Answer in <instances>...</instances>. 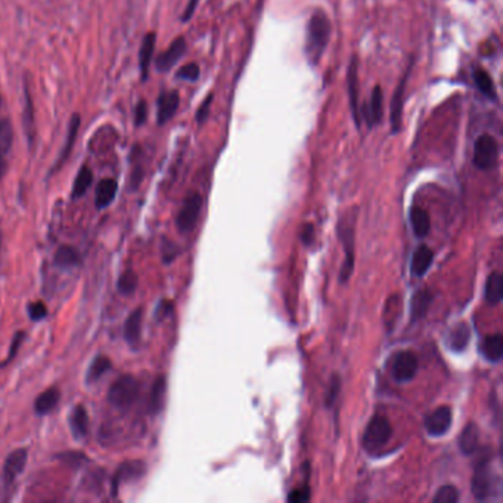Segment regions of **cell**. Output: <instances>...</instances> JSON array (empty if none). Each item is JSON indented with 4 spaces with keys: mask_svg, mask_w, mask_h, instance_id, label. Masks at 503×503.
I'll return each mask as SVG.
<instances>
[{
    "mask_svg": "<svg viewBox=\"0 0 503 503\" xmlns=\"http://www.w3.org/2000/svg\"><path fill=\"white\" fill-rule=\"evenodd\" d=\"M23 340H24V332H18V333L15 335V337H13V341H12V346H11V351H9V356H8V359H6V363H9V362L15 358L16 350L20 348Z\"/></svg>",
    "mask_w": 503,
    "mask_h": 503,
    "instance_id": "obj_47",
    "label": "cell"
},
{
    "mask_svg": "<svg viewBox=\"0 0 503 503\" xmlns=\"http://www.w3.org/2000/svg\"><path fill=\"white\" fill-rule=\"evenodd\" d=\"M472 79H474L477 89L482 93L484 96H487L489 99H493V101L497 99V92H496L494 83L486 70L475 68L474 74H472Z\"/></svg>",
    "mask_w": 503,
    "mask_h": 503,
    "instance_id": "obj_31",
    "label": "cell"
},
{
    "mask_svg": "<svg viewBox=\"0 0 503 503\" xmlns=\"http://www.w3.org/2000/svg\"><path fill=\"white\" fill-rule=\"evenodd\" d=\"M61 399V393L57 387L48 388L46 391H43L42 394H39V397L35 399L34 402V411L37 415H48L50 414L55 407L58 406Z\"/></svg>",
    "mask_w": 503,
    "mask_h": 503,
    "instance_id": "obj_25",
    "label": "cell"
},
{
    "mask_svg": "<svg viewBox=\"0 0 503 503\" xmlns=\"http://www.w3.org/2000/svg\"><path fill=\"white\" fill-rule=\"evenodd\" d=\"M118 191V183L114 179H102L96 186V197H95V206L99 210L106 209L113 204Z\"/></svg>",
    "mask_w": 503,
    "mask_h": 503,
    "instance_id": "obj_20",
    "label": "cell"
},
{
    "mask_svg": "<svg viewBox=\"0 0 503 503\" xmlns=\"http://www.w3.org/2000/svg\"><path fill=\"white\" fill-rule=\"evenodd\" d=\"M138 284H139L138 275L132 269H128L120 275L118 282H117V289L121 295H132L136 291Z\"/></svg>",
    "mask_w": 503,
    "mask_h": 503,
    "instance_id": "obj_36",
    "label": "cell"
},
{
    "mask_svg": "<svg viewBox=\"0 0 503 503\" xmlns=\"http://www.w3.org/2000/svg\"><path fill=\"white\" fill-rule=\"evenodd\" d=\"M411 223H412V229L418 238H425L431 229L430 214L421 207H414L411 210Z\"/></svg>",
    "mask_w": 503,
    "mask_h": 503,
    "instance_id": "obj_30",
    "label": "cell"
},
{
    "mask_svg": "<svg viewBox=\"0 0 503 503\" xmlns=\"http://www.w3.org/2000/svg\"><path fill=\"white\" fill-rule=\"evenodd\" d=\"M436 503H456L459 500V490L455 486H443L436 493Z\"/></svg>",
    "mask_w": 503,
    "mask_h": 503,
    "instance_id": "obj_39",
    "label": "cell"
},
{
    "mask_svg": "<svg viewBox=\"0 0 503 503\" xmlns=\"http://www.w3.org/2000/svg\"><path fill=\"white\" fill-rule=\"evenodd\" d=\"M433 303V294L428 289H418L411 302V321H422Z\"/></svg>",
    "mask_w": 503,
    "mask_h": 503,
    "instance_id": "obj_22",
    "label": "cell"
},
{
    "mask_svg": "<svg viewBox=\"0 0 503 503\" xmlns=\"http://www.w3.org/2000/svg\"><path fill=\"white\" fill-rule=\"evenodd\" d=\"M433 260H434V255L430 248H428L426 245L418 247L414 253L412 265H411V270H412L414 276H418V277L424 276L428 272V269H430Z\"/></svg>",
    "mask_w": 503,
    "mask_h": 503,
    "instance_id": "obj_28",
    "label": "cell"
},
{
    "mask_svg": "<svg viewBox=\"0 0 503 503\" xmlns=\"http://www.w3.org/2000/svg\"><path fill=\"white\" fill-rule=\"evenodd\" d=\"M310 489L309 486H304V487H298L295 490H292L288 496V502H292V503H300V502H307L310 500Z\"/></svg>",
    "mask_w": 503,
    "mask_h": 503,
    "instance_id": "obj_45",
    "label": "cell"
},
{
    "mask_svg": "<svg viewBox=\"0 0 503 503\" xmlns=\"http://www.w3.org/2000/svg\"><path fill=\"white\" fill-rule=\"evenodd\" d=\"M480 351L482 358L490 363H497L503 356V338L500 333L487 335L480 346Z\"/></svg>",
    "mask_w": 503,
    "mask_h": 503,
    "instance_id": "obj_21",
    "label": "cell"
},
{
    "mask_svg": "<svg viewBox=\"0 0 503 503\" xmlns=\"http://www.w3.org/2000/svg\"><path fill=\"white\" fill-rule=\"evenodd\" d=\"M486 302L489 304H499L500 300H502V295H503V279H502V275L494 272L489 276L487 279V284H486Z\"/></svg>",
    "mask_w": 503,
    "mask_h": 503,
    "instance_id": "obj_32",
    "label": "cell"
},
{
    "mask_svg": "<svg viewBox=\"0 0 503 503\" xmlns=\"http://www.w3.org/2000/svg\"><path fill=\"white\" fill-rule=\"evenodd\" d=\"M0 253H2V229H0Z\"/></svg>",
    "mask_w": 503,
    "mask_h": 503,
    "instance_id": "obj_51",
    "label": "cell"
},
{
    "mask_svg": "<svg viewBox=\"0 0 503 503\" xmlns=\"http://www.w3.org/2000/svg\"><path fill=\"white\" fill-rule=\"evenodd\" d=\"M313 238H314L313 225H311V223H307V225H304L303 229H302V241H303V244H304V245H310L311 242H313Z\"/></svg>",
    "mask_w": 503,
    "mask_h": 503,
    "instance_id": "obj_49",
    "label": "cell"
},
{
    "mask_svg": "<svg viewBox=\"0 0 503 503\" xmlns=\"http://www.w3.org/2000/svg\"><path fill=\"white\" fill-rule=\"evenodd\" d=\"M338 235L346 251V260L340 270V282L346 284L355 269V233L351 226H340Z\"/></svg>",
    "mask_w": 503,
    "mask_h": 503,
    "instance_id": "obj_10",
    "label": "cell"
},
{
    "mask_svg": "<svg viewBox=\"0 0 503 503\" xmlns=\"http://www.w3.org/2000/svg\"><path fill=\"white\" fill-rule=\"evenodd\" d=\"M453 414L449 406H440L425 418V430L433 437L444 436L452 426Z\"/></svg>",
    "mask_w": 503,
    "mask_h": 503,
    "instance_id": "obj_8",
    "label": "cell"
},
{
    "mask_svg": "<svg viewBox=\"0 0 503 503\" xmlns=\"http://www.w3.org/2000/svg\"><path fill=\"white\" fill-rule=\"evenodd\" d=\"M111 366H113V365H111L109 358L102 356V355L95 358V359H93L92 365L89 366V369H87L86 382L87 384H93V382L99 381L106 374V372L111 369Z\"/></svg>",
    "mask_w": 503,
    "mask_h": 503,
    "instance_id": "obj_34",
    "label": "cell"
},
{
    "mask_svg": "<svg viewBox=\"0 0 503 503\" xmlns=\"http://www.w3.org/2000/svg\"><path fill=\"white\" fill-rule=\"evenodd\" d=\"M80 116L79 114H74L70 120V126H68V133H67V140H65V145L62 148V151L60 154V158L57 161V164H55V170H58L60 167L64 165V162L70 158L71 155V151H72V148H74V143H76V139H77V135H79V127H80Z\"/></svg>",
    "mask_w": 503,
    "mask_h": 503,
    "instance_id": "obj_26",
    "label": "cell"
},
{
    "mask_svg": "<svg viewBox=\"0 0 503 503\" xmlns=\"http://www.w3.org/2000/svg\"><path fill=\"white\" fill-rule=\"evenodd\" d=\"M499 155L497 142L490 135H481L474 143V165L478 170L487 172L496 165Z\"/></svg>",
    "mask_w": 503,
    "mask_h": 503,
    "instance_id": "obj_4",
    "label": "cell"
},
{
    "mask_svg": "<svg viewBox=\"0 0 503 503\" xmlns=\"http://www.w3.org/2000/svg\"><path fill=\"white\" fill-rule=\"evenodd\" d=\"M184 52H186V40L183 37H177V39L169 46V49L158 55V58L155 60L157 70L160 72L170 71L180 61Z\"/></svg>",
    "mask_w": 503,
    "mask_h": 503,
    "instance_id": "obj_13",
    "label": "cell"
},
{
    "mask_svg": "<svg viewBox=\"0 0 503 503\" xmlns=\"http://www.w3.org/2000/svg\"><path fill=\"white\" fill-rule=\"evenodd\" d=\"M165 391H167V381L164 375L155 378L151 389V396H149V412L157 415L162 411L165 404Z\"/></svg>",
    "mask_w": 503,
    "mask_h": 503,
    "instance_id": "obj_27",
    "label": "cell"
},
{
    "mask_svg": "<svg viewBox=\"0 0 503 503\" xmlns=\"http://www.w3.org/2000/svg\"><path fill=\"white\" fill-rule=\"evenodd\" d=\"M55 265L62 269H70L76 267L80 265L82 257L76 248H72L70 245H61L57 253H55Z\"/></svg>",
    "mask_w": 503,
    "mask_h": 503,
    "instance_id": "obj_29",
    "label": "cell"
},
{
    "mask_svg": "<svg viewBox=\"0 0 503 503\" xmlns=\"http://www.w3.org/2000/svg\"><path fill=\"white\" fill-rule=\"evenodd\" d=\"M176 77L180 80H186V82H197L199 79V65L197 62H189L183 65L177 74Z\"/></svg>",
    "mask_w": 503,
    "mask_h": 503,
    "instance_id": "obj_40",
    "label": "cell"
},
{
    "mask_svg": "<svg viewBox=\"0 0 503 503\" xmlns=\"http://www.w3.org/2000/svg\"><path fill=\"white\" fill-rule=\"evenodd\" d=\"M211 104H213V93H210V95L206 99H204V102L201 104V106L197 111V121H198V124L206 123V120L209 118Z\"/></svg>",
    "mask_w": 503,
    "mask_h": 503,
    "instance_id": "obj_44",
    "label": "cell"
},
{
    "mask_svg": "<svg viewBox=\"0 0 503 503\" xmlns=\"http://www.w3.org/2000/svg\"><path fill=\"white\" fill-rule=\"evenodd\" d=\"M146 118H148V104L146 101H139L136 108H135V124L139 127V126H143L146 123Z\"/></svg>",
    "mask_w": 503,
    "mask_h": 503,
    "instance_id": "obj_46",
    "label": "cell"
},
{
    "mask_svg": "<svg viewBox=\"0 0 503 503\" xmlns=\"http://www.w3.org/2000/svg\"><path fill=\"white\" fill-rule=\"evenodd\" d=\"M340 388H341V380L338 375H333L329 381L328 385V391H326V397H325V404L328 407H332L333 403L337 402V397L340 394Z\"/></svg>",
    "mask_w": 503,
    "mask_h": 503,
    "instance_id": "obj_41",
    "label": "cell"
},
{
    "mask_svg": "<svg viewBox=\"0 0 503 503\" xmlns=\"http://www.w3.org/2000/svg\"><path fill=\"white\" fill-rule=\"evenodd\" d=\"M180 104V96L179 92L176 90H169L164 92L160 95L158 102H157V123L160 126H164L169 123L177 113V108Z\"/></svg>",
    "mask_w": 503,
    "mask_h": 503,
    "instance_id": "obj_11",
    "label": "cell"
},
{
    "mask_svg": "<svg viewBox=\"0 0 503 503\" xmlns=\"http://www.w3.org/2000/svg\"><path fill=\"white\" fill-rule=\"evenodd\" d=\"M57 458L62 462H65L70 467H79L83 462L87 460L86 455L82 452H65V453H60L57 455Z\"/></svg>",
    "mask_w": 503,
    "mask_h": 503,
    "instance_id": "obj_43",
    "label": "cell"
},
{
    "mask_svg": "<svg viewBox=\"0 0 503 503\" xmlns=\"http://www.w3.org/2000/svg\"><path fill=\"white\" fill-rule=\"evenodd\" d=\"M347 84H348V99H350V108H351V116L355 120L356 126H360V108H359V62L358 57H353L348 65V72H347Z\"/></svg>",
    "mask_w": 503,
    "mask_h": 503,
    "instance_id": "obj_9",
    "label": "cell"
},
{
    "mask_svg": "<svg viewBox=\"0 0 503 503\" xmlns=\"http://www.w3.org/2000/svg\"><path fill=\"white\" fill-rule=\"evenodd\" d=\"M146 472V465L142 460H126L117 468L116 474L111 481V493L113 496L118 494V490L124 484L130 481H138Z\"/></svg>",
    "mask_w": 503,
    "mask_h": 503,
    "instance_id": "obj_7",
    "label": "cell"
},
{
    "mask_svg": "<svg viewBox=\"0 0 503 503\" xmlns=\"http://www.w3.org/2000/svg\"><path fill=\"white\" fill-rule=\"evenodd\" d=\"M26 92V105H24V128H26V135L28 138V143L33 145L34 142V130H35V123H34V105H33V99H31V93L28 86L24 87Z\"/></svg>",
    "mask_w": 503,
    "mask_h": 503,
    "instance_id": "obj_35",
    "label": "cell"
},
{
    "mask_svg": "<svg viewBox=\"0 0 503 503\" xmlns=\"http://www.w3.org/2000/svg\"><path fill=\"white\" fill-rule=\"evenodd\" d=\"M142 319H143V309L138 307L128 314V318L124 322V338L132 347H136L140 340Z\"/></svg>",
    "mask_w": 503,
    "mask_h": 503,
    "instance_id": "obj_19",
    "label": "cell"
},
{
    "mask_svg": "<svg viewBox=\"0 0 503 503\" xmlns=\"http://www.w3.org/2000/svg\"><path fill=\"white\" fill-rule=\"evenodd\" d=\"M27 460H28L27 449H16L8 455L4 465V480L6 484H12L23 474Z\"/></svg>",
    "mask_w": 503,
    "mask_h": 503,
    "instance_id": "obj_15",
    "label": "cell"
},
{
    "mask_svg": "<svg viewBox=\"0 0 503 503\" xmlns=\"http://www.w3.org/2000/svg\"><path fill=\"white\" fill-rule=\"evenodd\" d=\"M480 444V431L474 422L463 428L459 436V449L465 456H471L477 452Z\"/></svg>",
    "mask_w": 503,
    "mask_h": 503,
    "instance_id": "obj_23",
    "label": "cell"
},
{
    "mask_svg": "<svg viewBox=\"0 0 503 503\" xmlns=\"http://www.w3.org/2000/svg\"><path fill=\"white\" fill-rule=\"evenodd\" d=\"M492 471L489 470L487 465H478L475 468V472L472 475V482L471 489L472 494L477 500H486L493 490V480H492Z\"/></svg>",
    "mask_w": 503,
    "mask_h": 503,
    "instance_id": "obj_12",
    "label": "cell"
},
{
    "mask_svg": "<svg viewBox=\"0 0 503 503\" xmlns=\"http://www.w3.org/2000/svg\"><path fill=\"white\" fill-rule=\"evenodd\" d=\"M393 436V426L384 415H375L366 425L362 437V446L367 453H375L389 441Z\"/></svg>",
    "mask_w": 503,
    "mask_h": 503,
    "instance_id": "obj_3",
    "label": "cell"
},
{
    "mask_svg": "<svg viewBox=\"0 0 503 503\" xmlns=\"http://www.w3.org/2000/svg\"><path fill=\"white\" fill-rule=\"evenodd\" d=\"M198 4H199V0H189L188 5H186V8H184V11H183V15H182V21H183V23L189 21L191 18L194 16Z\"/></svg>",
    "mask_w": 503,
    "mask_h": 503,
    "instance_id": "obj_48",
    "label": "cell"
},
{
    "mask_svg": "<svg viewBox=\"0 0 503 503\" xmlns=\"http://www.w3.org/2000/svg\"><path fill=\"white\" fill-rule=\"evenodd\" d=\"M419 369V360L414 351H400L396 355L393 365H391V374L397 382L412 381Z\"/></svg>",
    "mask_w": 503,
    "mask_h": 503,
    "instance_id": "obj_6",
    "label": "cell"
},
{
    "mask_svg": "<svg viewBox=\"0 0 503 503\" xmlns=\"http://www.w3.org/2000/svg\"><path fill=\"white\" fill-rule=\"evenodd\" d=\"M399 306H400V298L397 295H393L387 302L385 311H384V319H385V325L388 326V329L393 328V325L396 324V321L399 318Z\"/></svg>",
    "mask_w": 503,
    "mask_h": 503,
    "instance_id": "obj_38",
    "label": "cell"
},
{
    "mask_svg": "<svg viewBox=\"0 0 503 503\" xmlns=\"http://www.w3.org/2000/svg\"><path fill=\"white\" fill-rule=\"evenodd\" d=\"M201 209H202V197L198 192H192L186 197L183 206L176 217V226L182 233H189L194 231Z\"/></svg>",
    "mask_w": 503,
    "mask_h": 503,
    "instance_id": "obj_5",
    "label": "cell"
},
{
    "mask_svg": "<svg viewBox=\"0 0 503 503\" xmlns=\"http://www.w3.org/2000/svg\"><path fill=\"white\" fill-rule=\"evenodd\" d=\"M155 43H157V35L155 33H148L140 45L139 50V70H140V80L146 82L149 76V67L154 60V50H155Z\"/></svg>",
    "mask_w": 503,
    "mask_h": 503,
    "instance_id": "obj_16",
    "label": "cell"
},
{
    "mask_svg": "<svg viewBox=\"0 0 503 503\" xmlns=\"http://www.w3.org/2000/svg\"><path fill=\"white\" fill-rule=\"evenodd\" d=\"M92 182H93V173H92V170L89 169L87 165H83L82 169L79 170L77 176H76V180H74L71 197H72L74 199H77V198L83 197V195L89 191Z\"/></svg>",
    "mask_w": 503,
    "mask_h": 503,
    "instance_id": "obj_33",
    "label": "cell"
},
{
    "mask_svg": "<svg viewBox=\"0 0 503 503\" xmlns=\"http://www.w3.org/2000/svg\"><path fill=\"white\" fill-rule=\"evenodd\" d=\"M382 106H384L382 89H381V86H375L374 90H372V96H370V102H369L367 108L363 109V114L366 117L369 127L378 126L381 123L382 116H384Z\"/></svg>",
    "mask_w": 503,
    "mask_h": 503,
    "instance_id": "obj_17",
    "label": "cell"
},
{
    "mask_svg": "<svg viewBox=\"0 0 503 503\" xmlns=\"http://www.w3.org/2000/svg\"><path fill=\"white\" fill-rule=\"evenodd\" d=\"M6 169H8V165L5 162V160H0V179H2L6 173Z\"/></svg>",
    "mask_w": 503,
    "mask_h": 503,
    "instance_id": "obj_50",
    "label": "cell"
},
{
    "mask_svg": "<svg viewBox=\"0 0 503 503\" xmlns=\"http://www.w3.org/2000/svg\"><path fill=\"white\" fill-rule=\"evenodd\" d=\"M13 142L12 126L8 120L0 121V160H4L6 154L11 151Z\"/></svg>",
    "mask_w": 503,
    "mask_h": 503,
    "instance_id": "obj_37",
    "label": "cell"
},
{
    "mask_svg": "<svg viewBox=\"0 0 503 503\" xmlns=\"http://www.w3.org/2000/svg\"><path fill=\"white\" fill-rule=\"evenodd\" d=\"M409 79V71L404 74L400 83L397 84L393 99H391V108H389V121H391V128H393V133L400 132L402 128V116H403V105H404V93H406V84Z\"/></svg>",
    "mask_w": 503,
    "mask_h": 503,
    "instance_id": "obj_14",
    "label": "cell"
},
{
    "mask_svg": "<svg viewBox=\"0 0 503 503\" xmlns=\"http://www.w3.org/2000/svg\"><path fill=\"white\" fill-rule=\"evenodd\" d=\"M28 316H30V319L34 321V322H39V321H43L46 316H48V307L45 303L42 302H34L28 306Z\"/></svg>",
    "mask_w": 503,
    "mask_h": 503,
    "instance_id": "obj_42",
    "label": "cell"
},
{
    "mask_svg": "<svg viewBox=\"0 0 503 503\" xmlns=\"http://www.w3.org/2000/svg\"><path fill=\"white\" fill-rule=\"evenodd\" d=\"M331 23L325 12L318 11L310 18L306 35V55L311 64H318L329 43Z\"/></svg>",
    "mask_w": 503,
    "mask_h": 503,
    "instance_id": "obj_1",
    "label": "cell"
},
{
    "mask_svg": "<svg viewBox=\"0 0 503 503\" xmlns=\"http://www.w3.org/2000/svg\"><path fill=\"white\" fill-rule=\"evenodd\" d=\"M470 338H471L470 325L460 322L455 325L451 329V332L447 333V346H449V348L453 351H463L470 344Z\"/></svg>",
    "mask_w": 503,
    "mask_h": 503,
    "instance_id": "obj_24",
    "label": "cell"
},
{
    "mask_svg": "<svg viewBox=\"0 0 503 503\" xmlns=\"http://www.w3.org/2000/svg\"><path fill=\"white\" fill-rule=\"evenodd\" d=\"M89 426H90V419L86 407L82 404L74 407V411L70 416V428L74 438L84 440L89 436Z\"/></svg>",
    "mask_w": 503,
    "mask_h": 503,
    "instance_id": "obj_18",
    "label": "cell"
},
{
    "mask_svg": "<svg viewBox=\"0 0 503 503\" xmlns=\"http://www.w3.org/2000/svg\"><path fill=\"white\" fill-rule=\"evenodd\" d=\"M140 384L132 375H121L117 378L108 391V402L118 411H127L139 397Z\"/></svg>",
    "mask_w": 503,
    "mask_h": 503,
    "instance_id": "obj_2",
    "label": "cell"
}]
</instances>
